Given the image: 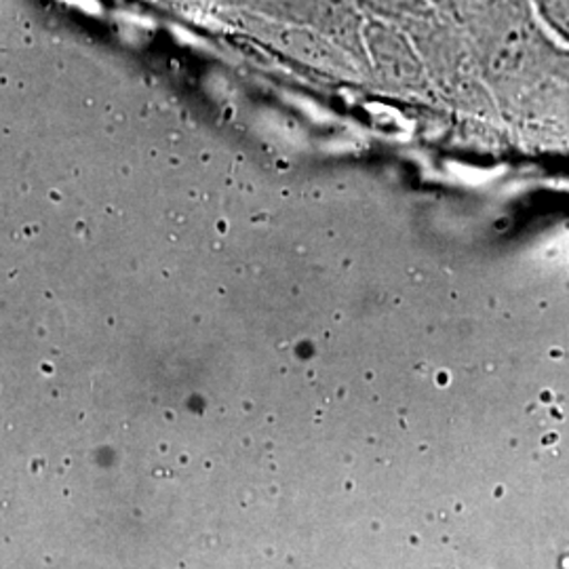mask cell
<instances>
[{"label": "cell", "instance_id": "obj_1", "mask_svg": "<svg viewBox=\"0 0 569 569\" xmlns=\"http://www.w3.org/2000/svg\"><path fill=\"white\" fill-rule=\"evenodd\" d=\"M366 60L382 81L407 93H425L428 89L427 66L407 32L382 20L363 26Z\"/></svg>", "mask_w": 569, "mask_h": 569}, {"label": "cell", "instance_id": "obj_2", "mask_svg": "<svg viewBox=\"0 0 569 569\" xmlns=\"http://www.w3.org/2000/svg\"><path fill=\"white\" fill-rule=\"evenodd\" d=\"M378 13V18L390 20H427L437 16L427 4V0H355Z\"/></svg>", "mask_w": 569, "mask_h": 569}, {"label": "cell", "instance_id": "obj_3", "mask_svg": "<svg viewBox=\"0 0 569 569\" xmlns=\"http://www.w3.org/2000/svg\"><path fill=\"white\" fill-rule=\"evenodd\" d=\"M542 28L569 47V0H531Z\"/></svg>", "mask_w": 569, "mask_h": 569}]
</instances>
